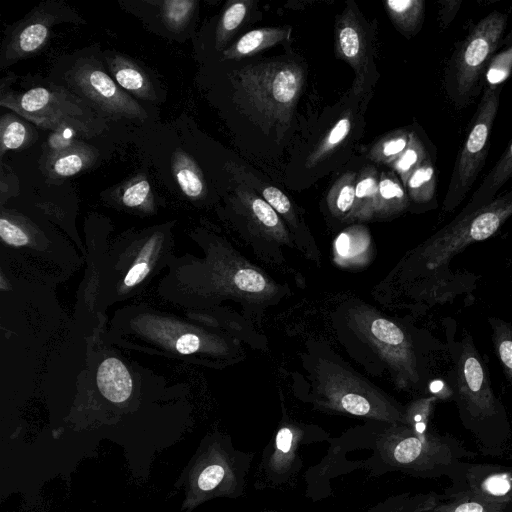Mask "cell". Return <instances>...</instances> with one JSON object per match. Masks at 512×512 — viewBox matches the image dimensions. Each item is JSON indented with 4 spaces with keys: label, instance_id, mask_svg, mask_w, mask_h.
<instances>
[{
    "label": "cell",
    "instance_id": "5bb4252c",
    "mask_svg": "<svg viewBox=\"0 0 512 512\" xmlns=\"http://www.w3.org/2000/svg\"><path fill=\"white\" fill-rule=\"evenodd\" d=\"M336 50L356 73L355 93L360 91L368 65L367 40L362 24L355 11L347 7L336 25Z\"/></svg>",
    "mask_w": 512,
    "mask_h": 512
},
{
    "label": "cell",
    "instance_id": "44dd1931",
    "mask_svg": "<svg viewBox=\"0 0 512 512\" xmlns=\"http://www.w3.org/2000/svg\"><path fill=\"white\" fill-rule=\"evenodd\" d=\"M409 197L405 187L392 172H382L378 180L375 215H392L407 208Z\"/></svg>",
    "mask_w": 512,
    "mask_h": 512
},
{
    "label": "cell",
    "instance_id": "cb8c5ba5",
    "mask_svg": "<svg viewBox=\"0 0 512 512\" xmlns=\"http://www.w3.org/2000/svg\"><path fill=\"white\" fill-rule=\"evenodd\" d=\"M172 172L182 190L190 199L201 197L205 191L203 175L194 160L182 150L175 151Z\"/></svg>",
    "mask_w": 512,
    "mask_h": 512
},
{
    "label": "cell",
    "instance_id": "d4e9b609",
    "mask_svg": "<svg viewBox=\"0 0 512 512\" xmlns=\"http://www.w3.org/2000/svg\"><path fill=\"white\" fill-rule=\"evenodd\" d=\"M356 179L354 172H347L329 190L327 204L335 217L343 220L350 219L355 206Z\"/></svg>",
    "mask_w": 512,
    "mask_h": 512
},
{
    "label": "cell",
    "instance_id": "8992f818",
    "mask_svg": "<svg viewBox=\"0 0 512 512\" xmlns=\"http://www.w3.org/2000/svg\"><path fill=\"white\" fill-rule=\"evenodd\" d=\"M314 403L325 411L364 417L386 424H404L405 408L365 379L338 366L320 368Z\"/></svg>",
    "mask_w": 512,
    "mask_h": 512
},
{
    "label": "cell",
    "instance_id": "4fadbf2b",
    "mask_svg": "<svg viewBox=\"0 0 512 512\" xmlns=\"http://www.w3.org/2000/svg\"><path fill=\"white\" fill-rule=\"evenodd\" d=\"M477 280L478 276L469 272L452 269L438 271L410 282L409 293L426 306L443 305L455 301L459 296L471 295Z\"/></svg>",
    "mask_w": 512,
    "mask_h": 512
},
{
    "label": "cell",
    "instance_id": "f35d334b",
    "mask_svg": "<svg viewBox=\"0 0 512 512\" xmlns=\"http://www.w3.org/2000/svg\"><path fill=\"white\" fill-rule=\"evenodd\" d=\"M427 512H502L487 504L469 497L441 499Z\"/></svg>",
    "mask_w": 512,
    "mask_h": 512
},
{
    "label": "cell",
    "instance_id": "3957f363",
    "mask_svg": "<svg viewBox=\"0 0 512 512\" xmlns=\"http://www.w3.org/2000/svg\"><path fill=\"white\" fill-rule=\"evenodd\" d=\"M510 216L512 189L478 209L460 211L452 221L410 253L405 264L408 281L450 270V263L456 255L469 245L493 236Z\"/></svg>",
    "mask_w": 512,
    "mask_h": 512
},
{
    "label": "cell",
    "instance_id": "e575fe53",
    "mask_svg": "<svg viewBox=\"0 0 512 512\" xmlns=\"http://www.w3.org/2000/svg\"><path fill=\"white\" fill-rule=\"evenodd\" d=\"M409 140V132L396 131L376 143L369 156L375 162L391 164L406 149Z\"/></svg>",
    "mask_w": 512,
    "mask_h": 512
},
{
    "label": "cell",
    "instance_id": "60d3db41",
    "mask_svg": "<svg viewBox=\"0 0 512 512\" xmlns=\"http://www.w3.org/2000/svg\"><path fill=\"white\" fill-rule=\"evenodd\" d=\"M263 199L279 214L292 219V205L287 195L274 186H266L261 191Z\"/></svg>",
    "mask_w": 512,
    "mask_h": 512
},
{
    "label": "cell",
    "instance_id": "8d00e7d4",
    "mask_svg": "<svg viewBox=\"0 0 512 512\" xmlns=\"http://www.w3.org/2000/svg\"><path fill=\"white\" fill-rule=\"evenodd\" d=\"M369 238L356 235V231H345L335 242V252L342 261H354L368 248Z\"/></svg>",
    "mask_w": 512,
    "mask_h": 512
},
{
    "label": "cell",
    "instance_id": "9a60e30c",
    "mask_svg": "<svg viewBox=\"0 0 512 512\" xmlns=\"http://www.w3.org/2000/svg\"><path fill=\"white\" fill-rule=\"evenodd\" d=\"M55 20L54 14L44 10H39L24 20L7 40L4 58L8 62L15 61L40 50L47 42Z\"/></svg>",
    "mask_w": 512,
    "mask_h": 512
},
{
    "label": "cell",
    "instance_id": "ab89813d",
    "mask_svg": "<svg viewBox=\"0 0 512 512\" xmlns=\"http://www.w3.org/2000/svg\"><path fill=\"white\" fill-rule=\"evenodd\" d=\"M235 286L243 292L260 293L267 289V280L264 276L253 268H240L234 276Z\"/></svg>",
    "mask_w": 512,
    "mask_h": 512
},
{
    "label": "cell",
    "instance_id": "5b68a950",
    "mask_svg": "<svg viewBox=\"0 0 512 512\" xmlns=\"http://www.w3.org/2000/svg\"><path fill=\"white\" fill-rule=\"evenodd\" d=\"M0 103L43 129L92 135L106 127L82 98L62 87L2 92Z\"/></svg>",
    "mask_w": 512,
    "mask_h": 512
},
{
    "label": "cell",
    "instance_id": "2e32d148",
    "mask_svg": "<svg viewBox=\"0 0 512 512\" xmlns=\"http://www.w3.org/2000/svg\"><path fill=\"white\" fill-rule=\"evenodd\" d=\"M97 151L80 141L51 151L45 161V173L49 178H67L89 167L96 159Z\"/></svg>",
    "mask_w": 512,
    "mask_h": 512
},
{
    "label": "cell",
    "instance_id": "74e56055",
    "mask_svg": "<svg viewBox=\"0 0 512 512\" xmlns=\"http://www.w3.org/2000/svg\"><path fill=\"white\" fill-rule=\"evenodd\" d=\"M152 199L149 181L143 177H135L123 186L122 203L130 208L143 207Z\"/></svg>",
    "mask_w": 512,
    "mask_h": 512
},
{
    "label": "cell",
    "instance_id": "9c48e42d",
    "mask_svg": "<svg viewBox=\"0 0 512 512\" xmlns=\"http://www.w3.org/2000/svg\"><path fill=\"white\" fill-rule=\"evenodd\" d=\"M500 89L485 90L473 126L457 157L443 202L445 213L453 212L463 202L476 181L488 154V142L499 106Z\"/></svg>",
    "mask_w": 512,
    "mask_h": 512
},
{
    "label": "cell",
    "instance_id": "e0dca14e",
    "mask_svg": "<svg viewBox=\"0 0 512 512\" xmlns=\"http://www.w3.org/2000/svg\"><path fill=\"white\" fill-rule=\"evenodd\" d=\"M106 63L114 81L122 89L141 99H156V94L149 78L130 59L123 55L112 54L106 57Z\"/></svg>",
    "mask_w": 512,
    "mask_h": 512
},
{
    "label": "cell",
    "instance_id": "277c9868",
    "mask_svg": "<svg viewBox=\"0 0 512 512\" xmlns=\"http://www.w3.org/2000/svg\"><path fill=\"white\" fill-rule=\"evenodd\" d=\"M239 93L254 115L269 125H289L303 85L295 63L266 62L236 71Z\"/></svg>",
    "mask_w": 512,
    "mask_h": 512
},
{
    "label": "cell",
    "instance_id": "ac0fdd59",
    "mask_svg": "<svg viewBox=\"0 0 512 512\" xmlns=\"http://www.w3.org/2000/svg\"><path fill=\"white\" fill-rule=\"evenodd\" d=\"M97 384L101 394L114 403L127 400L132 391L131 376L117 358L104 360L97 372Z\"/></svg>",
    "mask_w": 512,
    "mask_h": 512
},
{
    "label": "cell",
    "instance_id": "6da1fadb",
    "mask_svg": "<svg viewBox=\"0 0 512 512\" xmlns=\"http://www.w3.org/2000/svg\"><path fill=\"white\" fill-rule=\"evenodd\" d=\"M443 327L446 353L452 363L446 381L453 391L460 421L483 454L501 456L512 429L505 405L492 388L488 367L469 332L457 338V324L451 317L443 319Z\"/></svg>",
    "mask_w": 512,
    "mask_h": 512
},
{
    "label": "cell",
    "instance_id": "7a4b0ae2",
    "mask_svg": "<svg viewBox=\"0 0 512 512\" xmlns=\"http://www.w3.org/2000/svg\"><path fill=\"white\" fill-rule=\"evenodd\" d=\"M359 439L371 457L362 461L373 475L399 471L413 477L439 478L464 458L471 457L457 439L431 432L421 436L404 424H386L371 435L359 433Z\"/></svg>",
    "mask_w": 512,
    "mask_h": 512
},
{
    "label": "cell",
    "instance_id": "f546056e",
    "mask_svg": "<svg viewBox=\"0 0 512 512\" xmlns=\"http://www.w3.org/2000/svg\"><path fill=\"white\" fill-rule=\"evenodd\" d=\"M351 130V115H343L327 132L318 146L307 158L306 166L312 168L326 158L333 150L342 144Z\"/></svg>",
    "mask_w": 512,
    "mask_h": 512
},
{
    "label": "cell",
    "instance_id": "484cf974",
    "mask_svg": "<svg viewBox=\"0 0 512 512\" xmlns=\"http://www.w3.org/2000/svg\"><path fill=\"white\" fill-rule=\"evenodd\" d=\"M441 499L436 493H404L393 495L377 503L366 512H427Z\"/></svg>",
    "mask_w": 512,
    "mask_h": 512
},
{
    "label": "cell",
    "instance_id": "83f0119b",
    "mask_svg": "<svg viewBox=\"0 0 512 512\" xmlns=\"http://www.w3.org/2000/svg\"><path fill=\"white\" fill-rule=\"evenodd\" d=\"M385 6L395 25L403 32H415L421 25L424 13L422 0H387Z\"/></svg>",
    "mask_w": 512,
    "mask_h": 512
},
{
    "label": "cell",
    "instance_id": "4dcf8cb0",
    "mask_svg": "<svg viewBox=\"0 0 512 512\" xmlns=\"http://www.w3.org/2000/svg\"><path fill=\"white\" fill-rule=\"evenodd\" d=\"M34 133L31 127L13 114L1 118L0 138L1 154L7 150L19 149L32 141Z\"/></svg>",
    "mask_w": 512,
    "mask_h": 512
},
{
    "label": "cell",
    "instance_id": "d6986e66",
    "mask_svg": "<svg viewBox=\"0 0 512 512\" xmlns=\"http://www.w3.org/2000/svg\"><path fill=\"white\" fill-rule=\"evenodd\" d=\"M291 36L290 27H266L244 34L230 48L223 52L226 59H239L269 48Z\"/></svg>",
    "mask_w": 512,
    "mask_h": 512
},
{
    "label": "cell",
    "instance_id": "52a82bcc",
    "mask_svg": "<svg viewBox=\"0 0 512 512\" xmlns=\"http://www.w3.org/2000/svg\"><path fill=\"white\" fill-rule=\"evenodd\" d=\"M351 323L375 350L402 389H418L427 380L424 356L418 353L412 336L394 321L362 307L354 310Z\"/></svg>",
    "mask_w": 512,
    "mask_h": 512
},
{
    "label": "cell",
    "instance_id": "ffe728a7",
    "mask_svg": "<svg viewBox=\"0 0 512 512\" xmlns=\"http://www.w3.org/2000/svg\"><path fill=\"white\" fill-rule=\"evenodd\" d=\"M511 177L512 141L478 189L472 194L469 202L461 209V212H469L491 202Z\"/></svg>",
    "mask_w": 512,
    "mask_h": 512
},
{
    "label": "cell",
    "instance_id": "8fae6325",
    "mask_svg": "<svg viewBox=\"0 0 512 512\" xmlns=\"http://www.w3.org/2000/svg\"><path fill=\"white\" fill-rule=\"evenodd\" d=\"M444 499L469 497L502 512H512V466L460 461L448 472Z\"/></svg>",
    "mask_w": 512,
    "mask_h": 512
},
{
    "label": "cell",
    "instance_id": "b9f144b4",
    "mask_svg": "<svg viewBox=\"0 0 512 512\" xmlns=\"http://www.w3.org/2000/svg\"><path fill=\"white\" fill-rule=\"evenodd\" d=\"M0 236L3 241L12 246H23L29 241L27 234L4 216L0 219Z\"/></svg>",
    "mask_w": 512,
    "mask_h": 512
},
{
    "label": "cell",
    "instance_id": "ee69618b",
    "mask_svg": "<svg viewBox=\"0 0 512 512\" xmlns=\"http://www.w3.org/2000/svg\"><path fill=\"white\" fill-rule=\"evenodd\" d=\"M149 273V266L146 262H139L135 264L126 274L124 284L127 287H132L141 282Z\"/></svg>",
    "mask_w": 512,
    "mask_h": 512
},
{
    "label": "cell",
    "instance_id": "836d02e7",
    "mask_svg": "<svg viewBox=\"0 0 512 512\" xmlns=\"http://www.w3.org/2000/svg\"><path fill=\"white\" fill-rule=\"evenodd\" d=\"M250 1H233L225 8L216 31V48H222L245 19Z\"/></svg>",
    "mask_w": 512,
    "mask_h": 512
},
{
    "label": "cell",
    "instance_id": "ba28073f",
    "mask_svg": "<svg viewBox=\"0 0 512 512\" xmlns=\"http://www.w3.org/2000/svg\"><path fill=\"white\" fill-rule=\"evenodd\" d=\"M327 438L328 434L318 427L283 417L262 452L255 473V488L276 489L291 485L303 467L302 451L308 445Z\"/></svg>",
    "mask_w": 512,
    "mask_h": 512
},
{
    "label": "cell",
    "instance_id": "603a6c76",
    "mask_svg": "<svg viewBox=\"0 0 512 512\" xmlns=\"http://www.w3.org/2000/svg\"><path fill=\"white\" fill-rule=\"evenodd\" d=\"M378 180L375 167L361 170L356 179L355 206L350 219L367 220L375 216Z\"/></svg>",
    "mask_w": 512,
    "mask_h": 512
},
{
    "label": "cell",
    "instance_id": "30bf717a",
    "mask_svg": "<svg viewBox=\"0 0 512 512\" xmlns=\"http://www.w3.org/2000/svg\"><path fill=\"white\" fill-rule=\"evenodd\" d=\"M68 90L82 98L98 115L111 119L147 118L146 111L93 58L74 61L65 74Z\"/></svg>",
    "mask_w": 512,
    "mask_h": 512
},
{
    "label": "cell",
    "instance_id": "7c38bea8",
    "mask_svg": "<svg viewBox=\"0 0 512 512\" xmlns=\"http://www.w3.org/2000/svg\"><path fill=\"white\" fill-rule=\"evenodd\" d=\"M506 21V15L492 12L464 40L457 54L452 76V88L457 98L465 99L475 87L501 40Z\"/></svg>",
    "mask_w": 512,
    "mask_h": 512
},
{
    "label": "cell",
    "instance_id": "7bdbcfd3",
    "mask_svg": "<svg viewBox=\"0 0 512 512\" xmlns=\"http://www.w3.org/2000/svg\"><path fill=\"white\" fill-rule=\"evenodd\" d=\"M175 347L183 355L192 354L199 349L200 339L197 335L188 333L178 338Z\"/></svg>",
    "mask_w": 512,
    "mask_h": 512
},
{
    "label": "cell",
    "instance_id": "4316f807",
    "mask_svg": "<svg viewBox=\"0 0 512 512\" xmlns=\"http://www.w3.org/2000/svg\"><path fill=\"white\" fill-rule=\"evenodd\" d=\"M494 352L512 391V324L497 316L488 317Z\"/></svg>",
    "mask_w": 512,
    "mask_h": 512
},
{
    "label": "cell",
    "instance_id": "7402d4cb",
    "mask_svg": "<svg viewBox=\"0 0 512 512\" xmlns=\"http://www.w3.org/2000/svg\"><path fill=\"white\" fill-rule=\"evenodd\" d=\"M239 196L245 204L252 222L264 233L279 240L286 238V231L278 213L263 198L248 191H240Z\"/></svg>",
    "mask_w": 512,
    "mask_h": 512
},
{
    "label": "cell",
    "instance_id": "d6a6232c",
    "mask_svg": "<svg viewBox=\"0 0 512 512\" xmlns=\"http://www.w3.org/2000/svg\"><path fill=\"white\" fill-rule=\"evenodd\" d=\"M437 401V397L429 395L411 402L405 408L404 425L418 435H429L432 431L428 429V425Z\"/></svg>",
    "mask_w": 512,
    "mask_h": 512
},
{
    "label": "cell",
    "instance_id": "f6af8a7d",
    "mask_svg": "<svg viewBox=\"0 0 512 512\" xmlns=\"http://www.w3.org/2000/svg\"><path fill=\"white\" fill-rule=\"evenodd\" d=\"M429 389L431 395L438 398V400L453 399V391L446 380L436 379L430 382Z\"/></svg>",
    "mask_w": 512,
    "mask_h": 512
},
{
    "label": "cell",
    "instance_id": "1f68e13d",
    "mask_svg": "<svg viewBox=\"0 0 512 512\" xmlns=\"http://www.w3.org/2000/svg\"><path fill=\"white\" fill-rule=\"evenodd\" d=\"M427 157L428 156L422 142L415 133L411 132L410 140L406 149L390 164V166L405 187L410 175L424 162Z\"/></svg>",
    "mask_w": 512,
    "mask_h": 512
},
{
    "label": "cell",
    "instance_id": "f1b7e54d",
    "mask_svg": "<svg viewBox=\"0 0 512 512\" xmlns=\"http://www.w3.org/2000/svg\"><path fill=\"white\" fill-rule=\"evenodd\" d=\"M436 177L431 160L427 157L408 178L405 189L408 197L415 203L430 202L435 194Z\"/></svg>",
    "mask_w": 512,
    "mask_h": 512
},
{
    "label": "cell",
    "instance_id": "d590c367",
    "mask_svg": "<svg viewBox=\"0 0 512 512\" xmlns=\"http://www.w3.org/2000/svg\"><path fill=\"white\" fill-rule=\"evenodd\" d=\"M197 2L194 0H168L161 3L165 24L172 30H181L191 18Z\"/></svg>",
    "mask_w": 512,
    "mask_h": 512
}]
</instances>
